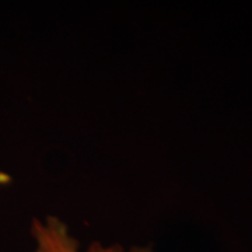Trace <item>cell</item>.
Segmentation results:
<instances>
[{
	"label": "cell",
	"instance_id": "1",
	"mask_svg": "<svg viewBox=\"0 0 252 252\" xmlns=\"http://www.w3.org/2000/svg\"><path fill=\"white\" fill-rule=\"evenodd\" d=\"M32 235L36 241L34 252H80L79 243L67 233L66 225L55 217H48L46 221H32ZM84 252H124L121 245L104 247L102 244L93 243ZM130 252H152L149 248H132Z\"/></svg>",
	"mask_w": 252,
	"mask_h": 252
}]
</instances>
